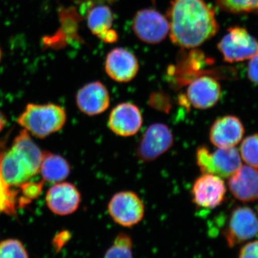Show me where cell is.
<instances>
[{
  "label": "cell",
  "mask_w": 258,
  "mask_h": 258,
  "mask_svg": "<svg viewBox=\"0 0 258 258\" xmlns=\"http://www.w3.org/2000/svg\"><path fill=\"white\" fill-rule=\"evenodd\" d=\"M169 18L171 40L185 48L200 46L218 31L215 11L204 0H172Z\"/></svg>",
  "instance_id": "1"
},
{
  "label": "cell",
  "mask_w": 258,
  "mask_h": 258,
  "mask_svg": "<svg viewBox=\"0 0 258 258\" xmlns=\"http://www.w3.org/2000/svg\"><path fill=\"white\" fill-rule=\"evenodd\" d=\"M43 153L22 131L11 148L0 155V173L10 186H20L40 172Z\"/></svg>",
  "instance_id": "2"
},
{
  "label": "cell",
  "mask_w": 258,
  "mask_h": 258,
  "mask_svg": "<svg viewBox=\"0 0 258 258\" xmlns=\"http://www.w3.org/2000/svg\"><path fill=\"white\" fill-rule=\"evenodd\" d=\"M67 114L55 104H28L18 118V123L37 138H45L60 131L66 124Z\"/></svg>",
  "instance_id": "3"
},
{
  "label": "cell",
  "mask_w": 258,
  "mask_h": 258,
  "mask_svg": "<svg viewBox=\"0 0 258 258\" xmlns=\"http://www.w3.org/2000/svg\"><path fill=\"white\" fill-rule=\"evenodd\" d=\"M197 164L204 174H211L221 178H229L242 166L240 152L233 148L210 152L206 147H200L196 151Z\"/></svg>",
  "instance_id": "4"
},
{
  "label": "cell",
  "mask_w": 258,
  "mask_h": 258,
  "mask_svg": "<svg viewBox=\"0 0 258 258\" xmlns=\"http://www.w3.org/2000/svg\"><path fill=\"white\" fill-rule=\"evenodd\" d=\"M230 248L258 237V217L248 207H237L231 212L223 232Z\"/></svg>",
  "instance_id": "5"
},
{
  "label": "cell",
  "mask_w": 258,
  "mask_h": 258,
  "mask_svg": "<svg viewBox=\"0 0 258 258\" xmlns=\"http://www.w3.org/2000/svg\"><path fill=\"white\" fill-rule=\"evenodd\" d=\"M218 49L226 62H240L258 55V41L241 27H233L222 37Z\"/></svg>",
  "instance_id": "6"
},
{
  "label": "cell",
  "mask_w": 258,
  "mask_h": 258,
  "mask_svg": "<svg viewBox=\"0 0 258 258\" xmlns=\"http://www.w3.org/2000/svg\"><path fill=\"white\" fill-rule=\"evenodd\" d=\"M174 144V136L169 127L164 123L149 125L139 140L136 155L143 163L155 161L169 150Z\"/></svg>",
  "instance_id": "7"
},
{
  "label": "cell",
  "mask_w": 258,
  "mask_h": 258,
  "mask_svg": "<svg viewBox=\"0 0 258 258\" xmlns=\"http://www.w3.org/2000/svg\"><path fill=\"white\" fill-rule=\"evenodd\" d=\"M112 220L122 227H132L142 222L145 215V206L134 191H122L115 194L108 205Z\"/></svg>",
  "instance_id": "8"
},
{
  "label": "cell",
  "mask_w": 258,
  "mask_h": 258,
  "mask_svg": "<svg viewBox=\"0 0 258 258\" xmlns=\"http://www.w3.org/2000/svg\"><path fill=\"white\" fill-rule=\"evenodd\" d=\"M227 186L220 176L204 174L199 176L191 188L192 202L199 208L213 210L223 203Z\"/></svg>",
  "instance_id": "9"
},
{
  "label": "cell",
  "mask_w": 258,
  "mask_h": 258,
  "mask_svg": "<svg viewBox=\"0 0 258 258\" xmlns=\"http://www.w3.org/2000/svg\"><path fill=\"white\" fill-rule=\"evenodd\" d=\"M132 28L141 40L150 44L164 40L170 30L169 21L157 10L152 9L138 12L134 17Z\"/></svg>",
  "instance_id": "10"
},
{
  "label": "cell",
  "mask_w": 258,
  "mask_h": 258,
  "mask_svg": "<svg viewBox=\"0 0 258 258\" xmlns=\"http://www.w3.org/2000/svg\"><path fill=\"white\" fill-rule=\"evenodd\" d=\"M143 124V117L139 107L132 103L117 105L110 113L108 125L115 135L129 137L138 133Z\"/></svg>",
  "instance_id": "11"
},
{
  "label": "cell",
  "mask_w": 258,
  "mask_h": 258,
  "mask_svg": "<svg viewBox=\"0 0 258 258\" xmlns=\"http://www.w3.org/2000/svg\"><path fill=\"white\" fill-rule=\"evenodd\" d=\"M244 127L235 115H227L217 118L210 130V140L217 148L235 147L242 140Z\"/></svg>",
  "instance_id": "12"
},
{
  "label": "cell",
  "mask_w": 258,
  "mask_h": 258,
  "mask_svg": "<svg viewBox=\"0 0 258 258\" xmlns=\"http://www.w3.org/2000/svg\"><path fill=\"white\" fill-rule=\"evenodd\" d=\"M221 96V86L210 76H201L191 81L186 90L190 104L200 110L211 108L218 103Z\"/></svg>",
  "instance_id": "13"
},
{
  "label": "cell",
  "mask_w": 258,
  "mask_h": 258,
  "mask_svg": "<svg viewBox=\"0 0 258 258\" xmlns=\"http://www.w3.org/2000/svg\"><path fill=\"white\" fill-rule=\"evenodd\" d=\"M81 202L79 190L71 183H57L50 188L46 195V203L50 211L61 216L74 213Z\"/></svg>",
  "instance_id": "14"
},
{
  "label": "cell",
  "mask_w": 258,
  "mask_h": 258,
  "mask_svg": "<svg viewBox=\"0 0 258 258\" xmlns=\"http://www.w3.org/2000/svg\"><path fill=\"white\" fill-rule=\"evenodd\" d=\"M105 69L113 81L127 83L132 81L139 71V62L136 56L125 48H115L106 57Z\"/></svg>",
  "instance_id": "15"
},
{
  "label": "cell",
  "mask_w": 258,
  "mask_h": 258,
  "mask_svg": "<svg viewBox=\"0 0 258 258\" xmlns=\"http://www.w3.org/2000/svg\"><path fill=\"white\" fill-rule=\"evenodd\" d=\"M110 95L106 86L98 81L89 83L79 90L76 103L84 114L93 116L101 114L110 106Z\"/></svg>",
  "instance_id": "16"
},
{
  "label": "cell",
  "mask_w": 258,
  "mask_h": 258,
  "mask_svg": "<svg viewBox=\"0 0 258 258\" xmlns=\"http://www.w3.org/2000/svg\"><path fill=\"white\" fill-rule=\"evenodd\" d=\"M228 187L232 196L242 203L258 200V169L249 165L241 166L228 178Z\"/></svg>",
  "instance_id": "17"
},
{
  "label": "cell",
  "mask_w": 258,
  "mask_h": 258,
  "mask_svg": "<svg viewBox=\"0 0 258 258\" xmlns=\"http://www.w3.org/2000/svg\"><path fill=\"white\" fill-rule=\"evenodd\" d=\"M40 171L47 182L58 183L69 176L71 166L63 157L47 152L43 153Z\"/></svg>",
  "instance_id": "18"
},
{
  "label": "cell",
  "mask_w": 258,
  "mask_h": 258,
  "mask_svg": "<svg viewBox=\"0 0 258 258\" xmlns=\"http://www.w3.org/2000/svg\"><path fill=\"white\" fill-rule=\"evenodd\" d=\"M113 15L111 9L105 5L94 7L88 12V26L93 35L103 38L111 30Z\"/></svg>",
  "instance_id": "19"
},
{
  "label": "cell",
  "mask_w": 258,
  "mask_h": 258,
  "mask_svg": "<svg viewBox=\"0 0 258 258\" xmlns=\"http://www.w3.org/2000/svg\"><path fill=\"white\" fill-rule=\"evenodd\" d=\"M104 258H134L133 242L130 236L123 232L118 234Z\"/></svg>",
  "instance_id": "20"
},
{
  "label": "cell",
  "mask_w": 258,
  "mask_h": 258,
  "mask_svg": "<svg viewBox=\"0 0 258 258\" xmlns=\"http://www.w3.org/2000/svg\"><path fill=\"white\" fill-rule=\"evenodd\" d=\"M10 186L0 173V213L13 216L16 214L18 191L10 189Z\"/></svg>",
  "instance_id": "21"
},
{
  "label": "cell",
  "mask_w": 258,
  "mask_h": 258,
  "mask_svg": "<svg viewBox=\"0 0 258 258\" xmlns=\"http://www.w3.org/2000/svg\"><path fill=\"white\" fill-rule=\"evenodd\" d=\"M240 154L247 165L258 169V134L249 135L242 141Z\"/></svg>",
  "instance_id": "22"
},
{
  "label": "cell",
  "mask_w": 258,
  "mask_h": 258,
  "mask_svg": "<svg viewBox=\"0 0 258 258\" xmlns=\"http://www.w3.org/2000/svg\"><path fill=\"white\" fill-rule=\"evenodd\" d=\"M221 9L233 13H258V0H217Z\"/></svg>",
  "instance_id": "23"
},
{
  "label": "cell",
  "mask_w": 258,
  "mask_h": 258,
  "mask_svg": "<svg viewBox=\"0 0 258 258\" xmlns=\"http://www.w3.org/2000/svg\"><path fill=\"white\" fill-rule=\"evenodd\" d=\"M0 258H29V256L20 240L8 239L0 242Z\"/></svg>",
  "instance_id": "24"
},
{
  "label": "cell",
  "mask_w": 258,
  "mask_h": 258,
  "mask_svg": "<svg viewBox=\"0 0 258 258\" xmlns=\"http://www.w3.org/2000/svg\"><path fill=\"white\" fill-rule=\"evenodd\" d=\"M22 195L18 200L19 206L23 207L28 205L32 200L36 199L41 193L43 188V182H27L20 185Z\"/></svg>",
  "instance_id": "25"
},
{
  "label": "cell",
  "mask_w": 258,
  "mask_h": 258,
  "mask_svg": "<svg viewBox=\"0 0 258 258\" xmlns=\"http://www.w3.org/2000/svg\"><path fill=\"white\" fill-rule=\"evenodd\" d=\"M238 258H258V239L244 244L240 249Z\"/></svg>",
  "instance_id": "26"
},
{
  "label": "cell",
  "mask_w": 258,
  "mask_h": 258,
  "mask_svg": "<svg viewBox=\"0 0 258 258\" xmlns=\"http://www.w3.org/2000/svg\"><path fill=\"white\" fill-rule=\"evenodd\" d=\"M247 76L254 84L258 86V55L249 60L247 67Z\"/></svg>",
  "instance_id": "27"
},
{
  "label": "cell",
  "mask_w": 258,
  "mask_h": 258,
  "mask_svg": "<svg viewBox=\"0 0 258 258\" xmlns=\"http://www.w3.org/2000/svg\"><path fill=\"white\" fill-rule=\"evenodd\" d=\"M257 212H258V207H257Z\"/></svg>",
  "instance_id": "28"
}]
</instances>
